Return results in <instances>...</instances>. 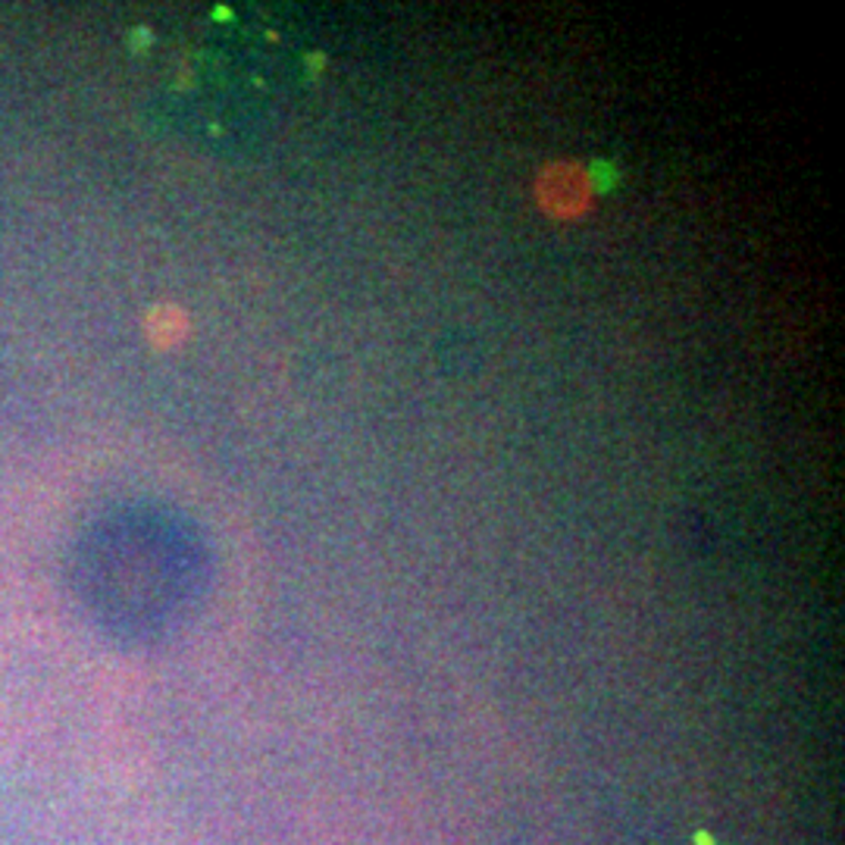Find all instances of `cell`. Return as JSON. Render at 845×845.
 I'll use <instances>...</instances> for the list:
<instances>
[{
    "label": "cell",
    "mask_w": 845,
    "mask_h": 845,
    "mask_svg": "<svg viewBox=\"0 0 845 845\" xmlns=\"http://www.w3.org/2000/svg\"><path fill=\"white\" fill-rule=\"evenodd\" d=\"M554 175V189H542L552 191V204L549 208L557 213V217H570V213H576V210L586 208L589 201V182L586 175L576 173V170H567V167H561V170H552Z\"/></svg>",
    "instance_id": "1"
}]
</instances>
